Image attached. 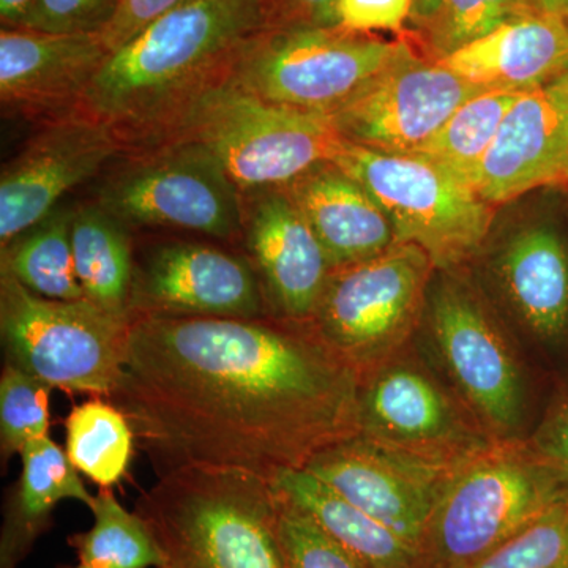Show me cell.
<instances>
[{"mask_svg": "<svg viewBox=\"0 0 568 568\" xmlns=\"http://www.w3.org/2000/svg\"><path fill=\"white\" fill-rule=\"evenodd\" d=\"M358 386L308 324L134 315L108 399L156 476L207 467L272 481L357 435Z\"/></svg>", "mask_w": 568, "mask_h": 568, "instance_id": "6da1fadb", "label": "cell"}, {"mask_svg": "<svg viewBox=\"0 0 568 568\" xmlns=\"http://www.w3.org/2000/svg\"><path fill=\"white\" fill-rule=\"evenodd\" d=\"M267 28L264 0L182 3L108 55L78 112L136 151L194 97L227 80L241 48Z\"/></svg>", "mask_w": 568, "mask_h": 568, "instance_id": "7a4b0ae2", "label": "cell"}, {"mask_svg": "<svg viewBox=\"0 0 568 568\" xmlns=\"http://www.w3.org/2000/svg\"><path fill=\"white\" fill-rule=\"evenodd\" d=\"M162 555L156 568H282L275 489L242 470L189 467L159 477L136 508Z\"/></svg>", "mask_w": 568, "mask_h": 568, "instance_id": "3957f363", "label": "cell"}, {"mask_svg": "<svg viewBox=\"0 0 568 568\" xmlns=\"http://www.w3.org/2000/svg\"><path fill=\"white\" fill-rule=\"evenodd\" d=\"M166 142L201 145L248 194L291 185L334 162L345 140L328 114L268 103L224 80L194 97L140 149Z\"/></svg>", "mask_w": 568, "mask_h": 568, "instance_id": "277c9868", "label": "cell"}, {"mask_svg": "<svg viewBox=\"0 0 568 568\" xmlns=\"http://www.w3.org/2000/svg\"><path fill=\"white\" fill-rule=\"evenodd\" d=\"M567 500L529 440L496 439L452 474L426 525L420 568H474Z\"/></svg>", "mask_w": 568, "mask_h": 568, "instance_id": "5b68a950", "label": "cell"}, {"mask_svg": "<svg viewBox=\"0 0 568 568\" xmlns=\"http://www.w3.org/2000/svg\"><path fill=\"white\" fill-rule=\"evenodd\" d=\"M409 52L342 26H274L246 41L227 81L265 102L331 115Z\"/></svg>", "mask_w": 568, "mask_h": 568, "instance_id": "8992f818", "label": "cell"}, {"mask_svg": "<svg viewBox=\"0 0 568 568\" xmlns=\"http://www.w3.org/2000/svg\"><path fill=\"white\" fill-rule=\"evenodd\" d=\"M130 320L88 298L41 297L0 275V332L7 365L52 388L110 396L121 377Z\"/></svg>", "mask_w": 568, "mask_h": 568, "instance_id": "52a82bcc", "label": "cell"}, {"mask_svg": "<svg viewBox=\"0 0 568 568\" xmlns=\"http://www.w3.org/2000/svg\"><path fill=\"white\" fill-rule=\"evenodd\" d=\"M336 168L372 194L394 224L396 244L424 250L435 267L463 263L484 244L493 205L420 155H394L343 142Z\"/></svg>", "mask_w": 568, "mask_h": 568, "instance_id": "ba28073f", "label": "cell"}, {"mask_svg": "<svg viewBox=\"0 0 568 568\" xmlns=\"http://www.w3.org/2000/svg\"><path fill=\"white\" fill-rule=\"evenodd\" d=\"M433 261L413 244L334 268L310 327L358 377L403 349L424 304Z\"/></svg>", "mask_w": 568, "mask_h": 568, "instance_id": "9c48e42d", "label": "cell"}, {"mask_svg": "<svg viewBox=\"0 0 568 568\" xmlns=\"http://www.w3.org/2000/svg\"><path fill=\"white\" fill-rule=\"evenodd\" d=\"M99 204L122 223L179 227L213 237L244 233L242 192L222 163L192 142L130 152L100 190Z\"/></svg>", "mask_w": 568, "mask_h": 568, "instance_id": "30bf717a", "label": "cell"}, {"mask_svg": "<svg viewBox=\"0 0 568 568\" xmlns=\"http://www.w3.org/2000/svg\"><path fill=\"white\" fill-rule=\"evenodd\" d=\"M399 354L361 377L357 435L448 466L495 443L463 398L448 394L424 365Z\"/></svg>", "mask_w": 568, "mask_h": 568, "instance_id": "8fae6325", "label": "cell"}, {"mask_svg": "<svg viewBox=\"0 0 568 568\" xmlns=\"http://www.w3.org/2000/svg\"><path fill=\"white\" fill-rule=\"evenodd\" d=\"M429 323L459 392L496 439H514L525 418V381L514 351L465 287L446 282L432 295Z\"/></svg>", "mask_w": 568, "mask_h": 568, "instance_id": "7c38bea8", "label": "cell"}, {"mask_svg": "<svg viewBox=\"0 0 568 568\" xmlns=\"http://www.w3.org/2000/svg\"><path fill=\"white\" fill-rule=\"evenodd\" d=\"M485 91L409 52L331 118L343 140L372 151L416 155L459 106Z\"/></svg>", "mask_w": 568, "mask_h": 568, "instance_id": "4fadbf2b", "label": "cell"}, {"mask_svg": "<svg viewBox=\"0 0 568 568\" xmlns=\"http://www.w3.org/2000/svg\"><path fill=\"white\" fill-rule=\"evenodd\" d=\"M457 466L354 435L317 452L304 469L403 538L420 558L426 525Z\"/></svg>", "mask_w": 568, "mask_h": 568, "instance_id": "5bb4252c", "label": "cell"}, {"mask_svg": "<svg viewBox=\"0 0 568 568\" xmlns=\"http://www.w3.org/2000/svg\"><path fill=\"white\" fill-rule=\"evenodd\" d=\"M122 151L111 126L91 115L73 112L44 122L0 175V246L48 219L63 194Z\"/></svg>", "mask_w": 568, "mask_h": 568, "instance_id": "9a60e30c", "label": "cell"}, {"mask_svg": "<svg viewBox=\"0 0 568 568\" xmlns=\"http://www.w3.org/2000/svg\"><path fill=\"white\" fill-rule=\"evenodd\" d=\"M560 185H568V71L519 95L480 164L474 190L493 205Z\"/></svg>", "mask_w": 568, "mask_h": 568, "instance_id": "2e32d148", "label": "cell"}, {"mask_svg": "<svg viewBox=\"0 0 568 568\" xmlns=\"http://www.w3.org/2000/svg\"><path fill=\"white\" fill-rule=\"evenodd\" d=\"M111 51L102 36L2 28L0 102L3 111L54 121L80 110Z\"/></svg>", "mask_w": 568, "mask_h": 568, "instance_id": "e0dca14e", "label": "cell"}, {"mask_svg": "<svg viewBox=\"0 0 568 568\" xmlns=\"http://www.w3.org/2000/svg\"><path fill=\"white\" fill-rule=\"evenodd\" d=\"M263 297L241 257L201 244L162 246L133 282L130 317H260Z\"/></svg>", "mask_w": 568, "mask_h": 568, "instance_id": "ac0fdd59", "label": "cell"}, {"mask_svg": "<svg viewBox=\"0 0 568 568\" xmlns=\"http://www.w3.org/2000/svg\"><path fill=\"white\" fill-rule=\"evenodd\" d=\"M253 194L244 231L268 297L287 321L310 324L334 267L290 193Z\"/></svg>", "mask_w": 568, "mask_h": 568, "instance_id": "d6986e66", "label": "cell"}, {"mask_svg": "<svg viewBox=\"0 0 568 568\" xmlns=\"http://www.w3.org/2000/svg\"><path fill=\"white\" fill-rule=\"evenodd\" d=\"M437 62L487 91L529 92L567 73L568 21L529 11Z\"/></svg>", "mask_w": 568, "mask_h": 568, "instance_id": "ffe728a7", "label": "cell"}, {"mask_svg": "<svg viewBox=\"0 0 568 568\" xmlns=\"http://www.w3.org/2000/svg\"><path fill=\"white\" fill-rule=\"evenodd\" d=\"M332 267L375 257L396 244L394 224L375 197L335 164L324 163L290 185Z\"/></svg>", "mask_w": 568, "mask_h": 568, "instance_id": "44dd1931", "label": "cell"}, {"mask_svg": "<svg viewBox=\"0 0 568 568\" xmlns=\"http://www.w3.org/2000/svg\"><path fill=\"white\" fill-rule=\"evenodd\" d=\"M504 290L523 324L544 342L568 335V246L547 224L518 231L499 260Z\"/></svg>", "mask_w": 568, "mask_h": 568, "instance_id": "7402d4cb", "label": "cell"}, {"mask_svg": "<svg viewBox=\"0 0 568 568\" xmlns=\"http://www.w3.org/2000/svg\"><path fill=\"white\" fill-rule=\"evenodd\" d=\"M20 455L22 474L17 493L7 506L0 538V568H17L28 556L61 500H80L91 508L95 499L82 484L80 470L50 436L31 440Z\"/></svg>", "mask_w": 568, "mask_h": 568, "instance_id": "603a6c76", "label": "cell"}, {"mask_svg": "<svg viewBox=\"0 0 568 568\" xmlns=\"http://www.w3.org/2000/svg\"><path fill=\"white\" fill-rule=\"evenodd\" d=\"M272 485L320 523L364 568H420L417 551L306 469H284Z\"/></svg>", "mask_w": 568, "mask_h": 568, "instance_id": "cb8c5ba5", "label": "cell"}, {"mask_svg": "<svg viewBox=\"0 0 568 568\" xmlns=\"http://www.w3.org/2000/svg\"><path fill=\"white\" fill-rule=\"evenodd\" d=\"M74 271L84 297L104 312L130 320L133 261L122 222L102 205L71 212Z\"/></svg>", "mask_w": 568, "mask_h": 568, "instance_id": "d4e9b609", "label": "cell"}, {"mask_svg": "<svg viewBox=\"0 0 568 568\" xmlns=\"http://www.w3.org/2000/svg\"><path fill=\"white\" fill-rule=\"evenodd\" d=\"M71 212H52L2 248V272L41 297L80 301L84 297L71 245Z\"/></svg>", "mask_w": 568, "mask_h": 568, "instance_id": "484cf974", "label": "cell"}, {"mask_svg": "<svg viewBox=\"0 0 568 568\" xmlns=\"http://www.w3.org/2000/svg\"><path fill=\"white\" fill-rule=\"evenodd\" d=\"M67 457L100 488L122 480L133 457V429L110 399H89L73 407L65 422Z\"/></svg>", "mask_w": 568, "mask_h": 568, "instance_id": "4316f807", "label": "cell"}, {"mask_svg": "<svg viewBox=\"0 0 568 568\" xmlns=\"http://www.w3.org/2000/svg\"><path fill=\"white\" fill-rule=\"evenodd\" d=\"M519 95L521 93L508 91L478 93L459 106L446 125L416 155L439 164L474 189L480 164Z\"/></svg>", "mask_w": 568, "mask_h": 568, "instance_id": "83f0119b", "label": "cell"}, {"mask_svg": "<svg viewBox=\"0 0 568 568\" xmlns=\"http://www.w3.org/2000/svg\"><path fill=\"white\" fill-rule=\"evenodd\" d=\"M93 526L69 538L80 564L89 568H156L162 555L136 511H129L111 488L100 489L91 506Z\"/></svg>", "mask_w": 568, "mask_h": 568, "instance_id": "f1b7e54d", "label": "cell"}, {"mask_svg": "<svg viewBox=\"0 0 568 568\" xmlns=\"http://www.w3.org/2000/svg\"><path fill=\"white\" fill-rule=\"evenodd\" d=\"M523 13H529L525 0H440L422 36L437 61Z\"/></svg>", "mask_w": 568, "mask_h": 568, "instance_id": "f546056e", "label": "cell"}, {"mask_svg": "<svg viewBox=\"0 0 568 568\" xmlns=\"http://www.w3.org/2000/svg\"><path fill=\"white\" fill-rule=\"evenodd\" d=\"M275 536L282 568H364L312 515L276 489Z\"/></svg>", "mask_w": 568, "mask_h": 568, "instance_id": "4dcf8cb0", "label": "cell"}, {"mask_svg": "<svg viewBox=\"0 0 568 568\" xmlns=\"http://www.w3.org/2000/svg\"><path fill=\"white\" fill-rule=\"evenodd\" d=\"M52 387L14 366L0 377V443L3 457L21 454L33 439L48 436Z\"/></svg>", "mask_w": 568, "mask_h": 568, "instance_id": "1f68e13d", "label": "cell"}, {"mask_svg": "<svg viewBox=\"0 0 568 568\" xmlns=\"http://www.w3.org/2000/svg\"><path fill=\"white\" fill-rule=\"evenodd\" d=\"M474 568H568V500L552 507Z\"/></svg>", "mask_w": 568, "mask_h": 568, "instance_id": "d6a6232c", "label": "cell"}, {"mask_svg": "<svg viewBox=\"0 0 568 568\" xmlns=\"http://www.w3.org/2000/svg\"><path fill=\"white\" fill-rule=\"evenodd\" d=\"M119 0H33L20 28L69 36H103Z\"/></svg>", "mask_w": 568, "mask_h": 568, "instance_id": "836d02e7", "label": "cell"}, {"mask_svg": "<svg viewBox=\"0 0 568 568\" xmlns=\"http://www.w3.org/2000/svg\"><path fill=\"white\" fill-rule=\"evenodd\" d=\"M414 0H339L338 22L347 31H399L413 14Z\"/></svg>", "mask_w": 568, "mask_h": 568, "instance_id": "e575fe53", "label": "cell"}, {"mask_svg": "<svg viewBox=\"0 0 568 568\" xmlns=\"http://www.w3.org/2000/svg\"><path fill=\"white\" fill-rule=\"evenodd\" d=\"M529 444L558 478L568 497V387L549 407Z\"/></svg>", "mask_w": 568, "mask_h": 568, "instance_id": "d590c367", "label": "cell"}, {"mask_svg": "<svg viewBox=\"0 0 568 568\" xmlns=\"http://www.w3.org/2000/svg\"><path fill=\"white\" fill-rule=\"evenodd\" d=\"M190 0H119L118 13L103 33L108 50L115 51L152 21Z\"/></svg>", "mask_w": 568, "mask_h": 568, "instance_id": "8d00e7d4", "label": "cell"}, {"mask_svg": "<svg viewBox=\"0 0 568 568\" xmlns=\"http://www.w3.org/2000/svg\"><path fill=\"white\" fill-rule=\"evenodd\" d=\"M274 26H339V0H264Z\"/></svg>", "mask_w": 568, "mask_h": 568, "instance_id": "74e56055", "label": "cell"}, {"mask_svg": "<svg viewBox=\"0 0 568 568\" xmlns=\"http://www.w3.org/2000/svg\"><path fill=\"white\" fill-rule=\"evenodd\" d=\"M33 0H0L2 28H20Z\"/></svg>", "mask_w": 568, "mask_h": 568, "instance_id": "f35d334b", "label": "cell"}, {"mask_svg": "<svg viewBox=\"0 0 568 568\" xmlns=\"http://www.w3.org/2000/svg\"><path fill=\"white\" fill-rule=\"evenodd\" d=\"M526 9L532 13L549 14L568 21V0H525Z\"/></svg>", "mask_w": 568, "mask_h": 568, "instance_id": "ab89813d", "label": "cell"}, {"mask_svg": "<svg viewBox=\"0 0 568 568\" xmlns=\"http://www.w3.org/2000/svg\"><path fill=\"white\" fill-rule=\"evenodd\" d=\"M439 6L440 0H414L410 20L414 21V24H417L418 28H420V26H424L425 22H428L433 17H435Z\"/></svg>", "mask_w": 568, "mask_h": 568, "instance_id": "60d3db41", "label": "cell"}, {"mask_svg": "<svg viewBox=\"0 0 568 568\" xmlns=\"http://www.w3.org/2000/svg\"><path fill=\"white\" fill-rule=\"evenodd\" d=\"M71 568H89V567L82 566V564H80V566H78V567H71Z\"/></svg>", "mask_w": 568, "mask_h": 568, "instance_id": "b9f144b4", "label": "cell"}]
</instances>
